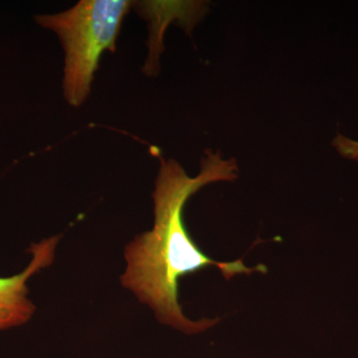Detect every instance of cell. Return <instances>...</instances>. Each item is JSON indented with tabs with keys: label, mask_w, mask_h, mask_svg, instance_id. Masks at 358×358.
Masks as SVG:
<instances>
[{
	"label": "cell",
	"mask_w": 358,
	"mask_h": 358,
	"mask_svg": "<svg viewBox=\"0 0 358 358\" xmlns=\"http://www.w3.org/2000/svg\"><path fill=\"white\" fill-rule=\"evenodd\" d=\"M126 0H82L64 13L36 16V21L58 35L65 51L63 92L67 102L80 107L87 100L103 51H115Z\"/></svg>",
	"instance_id": "7a4b0ae2"
},
{
	"label": "cell",
	"mask_w": 358,
	"mask_h": 358,
	"mask_svg": "<svg viewBox=\"0 0 358 358\" xmlns=\"http://www.w3.org/2000/svg\"><path fill=\"white\" fill-rule=\"evenodd\" d=\"M59 239V236L51 237L33 244L29 249L32 260L24 272L10 278H0V329L20 326L31 317L35 307L26 298V282L33 274L51 265Z\"/></svg>",
	"instance_id": "3957f363"
},
{
	"label": "cell",
	"mask_w": 358,
	"mask_h": 358,
	"mask_svg": "<svg viewBox=\"0 0 358 358\" xmlns=\"http://www.w3.org/2000/svg\"><path fill=\"white\" fill-rule=\"evenodd\" d=\"M334 145L343 157L358 160V141L350 140L338 134L334 141Z\"/></svg>",
	"instance_id": "277c9868"
},
{
	"label": "cell",
	"mask_w": 358,
	"mask_h": 358,
	"mask_svg": "<svg viewBox=\"0 0 358 358\" xmlns=\"http://www.w3.org/2000/svg\"><path fill=\"white\" fill-rule=\"evenodd\" d=\"M234 159H223L219 152H206L199 176L190 178L178 162L162 159L152 199L155 225L136 236L126 248L127 268L122 286L131 289L141 303L155 310L162 324L186 334H199L218 324L220 319H187L178 303L179 280L212 266L226 280L240 274H267L266 266L246 267L243 261L217 262L205 255L193 241L183 221L186 201L203 186L237 178Z\"/></svg>",
	"instance_id": "6da1fadb"
}]
</instances>
